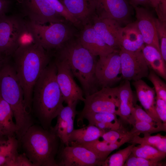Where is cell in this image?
Returning <instances> with one entry per match:
<instances>
[{
	"label": "cell",
	"mask_w": 166,
	"mask_h": 166,
	"mask_svg": "<svg viewBox=\"0 0 166 166\" xmlns=\"http://www.w3.org/2000/svg\"><path fill=\"white\" fill-rule=\"evenodd\" d=\"M52 57L51 53L32 41L23 42L11 57L23 90L25 109L30 113L34 85Z\"/></svg>",
	"instance_id": "obj_1"
},
{
	"label": "cell",
	"mask_w": 166,
	"mask_h": 166,
	"mask_svg": "<svg viewBox=\"0 0 166 166\" xmlns=\"http://www.w3.org/2000/svg\"><path fill=\"white\" fill-rule=\"evenodd\" d=\"M57 73L55 62L51 60L37 81L33 91L31 113L45 129L51 128L53 120L64 107Z\"/></svg>",
	"instance_id": "obj_2"
},
{
	"label": "cell",
	"mask_w": 166,
	"mask_h": 166,
	"mask_svg": "<svg viewBox=\"0 0 166 166\" xmlns=\"http://www.w3.org/2000/svg\"><path fill=\"white\" fill-rule=\"evenodd\" d=\"M78 36L65 43L53 53V57L67 63L74 77L81 84L86 97L99 90L95 76L97 60V56L81 45Z\"/></svg>",
	"instance_id": "obj_3"
},
{
	"label": "cell",
	"mask_w": 166,
	"mask_h": 166,
	"mask_svg": "<svg viewBox=\"0 0 166 166\" xmlns=\"http://www.w3.org/2000/svg\"><path fill=\"white\" fill-rule=\"evenodd\" d=\"M0 95L11 107L17 128L16 136L20 140L34 123L31 114L25 109L23 90L11 57L0 60Z\"/></svg>",
	"instance_id": "obj_4"
},
{
	"label": "cell",
	"mask_w": 166,
	"mask_h": 166,
	"mask_svg": "<svg viewBox=\"0 0 166 166\" xmlns=\"http://www.w3.org/2000/svg\"><path fill=\"white\" fill-rule=\"evenodd\" d=\"M60 140L52 126L45 129L34 124L22 136L19 144L23 153L34 166H58L55 158Z\"/></svg>",
	"instance_id": "obj_5"
},
{
	"label": "cell",
	"mask_w": 166,
	"mask_h": 166,
	"mask_svg": "<svg viewBox=\"0 0 166 166\" xmlns=\"http://www.w3.org/2000/svg\"><path fill=\"white\" fill-rule=\"evenodd\" d=\"M26 20L28 34L32 41L52 54L79 34L76 27L71 23L68 24L67 21L46 25Z\"/></svg>",
	"instance_id": "obj_6"
},
{
	"label": "cell",
	"mask_w": 166,
	"mask_h": 166,
	"mask_svg": "<svg viewBox=\"0 0 166 166\" xmlns=\"http://www.w3.org/2000/svg\"><path fill=\"white\" fill-rule=\"evenodd\" d=\"M29 35L26 20L19 14H6L0 18V53L2 58L11 57Z\"/></svg>",
	"instance_id": "obj_7"
},
{
	"label": "cell",
	"mask_w": 166,
	"mask_h": 166,
	"mask_svg": "<svg viewBox=\"0 0 166 166\" xmlns=\"http://www.w3.org/2000/svg\"><path fill=\"white\" fill-rule=\"evenodd\" d=\"M84 106L79 113V119L89 113H105L118 114L119 103L118 86L103 87L85 97Z\"/></svg>",
	"instance_id": "obj_8"
},
{
	"label": "cell",
	"mask_w": 166,
	"mask_h": 166,
	"mask_svg": "<svg viewBox=\"0 0 166 166\" xmlns=\"http://www.w3.org/2000/svg\"><path fill=\"white\" fill-rule=\"evenodd\" d=\"M19 14L26 20L42 25L67 21L47 0H21Z\"/></svg>",
	"instance_id": "obj_9"
},
{
	"label": "cell",
	"mask_w": 166,
	"mask_h": 166,
	"mask_svg": "<svg viewBox=\"0 0 166 166\" xmlns=\"http://www.w3.org/2000/svg\"><path fill=\"white\" fill-rule=\"evenodd\" d=\"M119 49L97 60L95 76L99 86L111 87L122 78Z\"/></svg>",
	"instance_id": "obj_10"
},
{
	"label": "cell",
	"mask_w": 166,
	"mask_h": 166,
	"mask_svg": "<svg viewBox=\"0 0 166 166\" xmlns=\"http://www.w3.org/2000/svg\"><path fill=\"white\" fill-rule=\"evenodd\" d=\"M53 57L57 69V80L64 102L67 105L76 101L83 102L85 98L83 90L75 82L68 65L64 60Z\"/></svg>",
	"instance_id": "obj_11"
},
{
	"label": "cell",
	"mask_w": 166,
	"mask_h": 166,
	"mask_svg": "<svg viewBox=\"0 0 166 166\" xmlns=\"http://www.w3.org/2000/svg\"><path fill=\"white\" fill-rule=\"evenodd\" d=\"M57 155L58 166H102L103 162L94 153L83 147L62 146Z\"/></svg>",
	"instance_id": "obj_12"
},
{
	"label": "cell",
	"mask_w": 166,
	"mask_h": 166,
	"mask_svg": "<svg viewBox=\"0 0 166 166\" xmlns=\"http://www.w3.org/2000/svg\"><path fill=\"white\" fill-rule=\"evenodd\" d=\"M122 78L133 81L147 77L149 69L142 50L131 51L119 49Z\"/></svg>",
	"instance_id": "obj_13"
},
{
	"label": "cell",
	"mask_w": 166,
	"mask_h": 166,
	"mask_svg": "<svg viewBox=\"0 0 166 166\" xmlns=\"http://www.w3.org/2000/svg\"><path fill=\"white\" fill-rule=\"evenodd\" d=\"M96 16L115 20L120 25L131 22V7L127 0H95Z\"/></svg>",
	"instance_id": "obj_14"
},
{
	"label": "cell",
	"mask_w": 166,
	"mask_h": 166,
	"mask_svg": "<svg viewBox=\"0 0 166 166\" xmlns=\"http://www.w3.org/2000/svg\"><path fill=\"white\" fill-rule=\"evenodd\" d=\"M133 7L136 13V22L142 36L144 44L154 47L160 52L156 28V18L146 8L138 6Z\"/></svg>",
	"instance_id": "obj_15"
},
{
	"label": "cell",
	"mask_w": 166,
	"mask_h": 166,
	"mask_svg": "<svg viewBox=\"0 0 166 166\" xmlns=\"http://www.w3.org/2000/svg\"><path fill=\"white\" fill-rule=\"evenodd\" d=\"M78 37L81 45L96 56H105L117 50L106 44L92 25L83 27Z\"/></svg>",
	"instance_id": "obj_16"
},
{
	"label": "cell",
	"mask_w": 166,
	"mask_h": 166,
	"mask_svg": "<svg viewBox=\"0 0 166 166\" xmlns=\"http://www.w3.org/2000/svg\"><path fill=\"white\" fill-rule=\"evenodd\" d=\"M61 2L82 28L92 24L96 16L95 0H62Z\"/></svg>",
	"instance_id": "obj_17"
},
{
	"label": "cell",
	"mask_w": 166,
	"mask_h": 166,
	"mask_svg": "<svg viewBox=\"0 0 166 166\" xmlns=\"http://www.w3.org/2000/svg\"><path fill=\"white\" fill-rule=\"evenodd\" d=\"M92 25L108 45L120 49V35L122 27L115 20L95 17Z\"/></svg>",
	"instance_id": "obj_18"
},
{
	"label": "cell",
	"mask_w": 166,
	"mask_h": 166,
	"mask_svg": "<svg viewBox=\"0 0 166 166\" xmlns=\"http://www.w3.org/2000/svg\"><path fill=\"white\" fill-rule=\"evenodd\" d=\"M137 98L146 112L156 122L163 123L155 109L156 92L154 88L149 86L141 79L132 82Z\"/></svg>",
	"instance_id": "obj_19"
},
{
	"label": "cell",
	"mask_w": 166,
	"mask_h": 166,
	"mask_svg": "<svg viewBox=\"0 0 166 166\" xmlns=\"http://www.w3.org/2000/svg\"><path fill=\"white\" fill-rule=\"evenodd\" d=\"M129 132L128 134L119 141L115 142H109L104 140L100 141L98 139L88 143L71 145H79L85 147L94 153L104 161L113 151L117 149L125 143L128 142L134 136L139 135L138 133Z\"/></svg>",
	"instance_id": "obj_20"
},
{
	"label": "cell",
	"mask_w": 166,
	"mask_h": 166,
	"mask_svg": "<svg viewBox=\"0 0 166 166\" xmlns=\"http://www.w3.org/2000/svg\"><path fill=\"white\" fill-rule=\"evenodd\" d=\"M121 48L129 51L142 50L145 44L136 22L122 27L120 35Z\"/></svg>",
	"instance_id": "obj_21"
},
{
	"label": "cell",
	"mask_w": 166,
	"mask_h": 166,
	"mask_svg": "<svg viewBox=\"0 0 166 166\" xmlns=\"http://www.w3.org/2000/svg\"><path fill=\"white\" fill-rule=\"evenodd\" d=\"M119 87L118 114L121 119L131 123V113L135 105L134 96L129 81L125 80Z\"/></svg>",
	"instance_id": "obj_22"
},
{
	"label": "cell",
	"mask_w": 166,
	"mask_h": 166,
	"mask_svg": "<svg viewBox=\"0 0 166 166\" xmlns=\"http://www.w3.org/2000/svg\"><path fill=\"white\" fill-rule=\"evenodd\" d=\"M142 51L149 69L166 80V61L160 52L154 47L146 45Z\"/></svg>",
	"instance_id": "obj_23"
},
{
	"label": "cell",
	"mask_w": 166,
	"mask_h": 166,
	"mask_svg": "<svg viewBox=\"0 0 166 166\" xmlns=\"http://www.w3.org/2000/svg\"><path fill=\"white\" fill-rule=\"evenodd\" d=\"M105 131L89 124L85 127L74 129L69 137V145L86 143L98 139Z\"/></svg>",
	"instance_id": "obj_24"
},
{
	"label": "cell",
	"mask_w": 166,
	"mask_h": 166,
	"mask_svg": "<svg viewBox=\"0 0 166 166\" xmlns=\"http://www.w3.org/2000/svg\"><path fill=\"white\" fill-rule=\"evenodd\" d=\"M10 105L0 95V132L8 137L15 136L17 128Z\"/></svg>",
	"instance_id": "obj_25"
},
{
	"label": "cell",
	"mask_w": 166,
	"mask_h": 166,
	"mask_svg": "<svg viewBox=\"0 0 166 166\" xmlns=\"http://www.w3.org/2000/svg\"><path fill=\"white\" fill-rule=\"evenodd\" d=\"M132 153L137 157L157 161H161L166 156V152L159 151L152 146L144 144L134 146Z\"/></svg>",
	"instance_id": "obj_26"
},
{
	"label": "cell",
	"mask_w": 166,
	"mask_h": 166,
	"mask_svg": "<svg viewBox=\"0 0 166 166\" xmlns=\"http://www.w3.org/2000/svg\"><path fill=\"white\" fill-rule=\"evenodd\" d=\"M134 144L129 145L108 156L103 162L102 166H124L127 160L131 154Z\"/></svg>",
	"instance_id": "obj_27"
},
{
	"label": "cell",
	"mask_w": 166,
	"mask_h": 166,
	"mask_svg": "<svg viewBox=\"0 0 166 166\" xmlns=\"http://www.w3.org/2000/svg\"><path fill=\"white\" fill-rule=\"evenodd\" d=\"M78 101H75L71 104L67 105L66 106H64L57 116L67 123L69 137L74 129V119L76 115L78 113L76 109Z\"/></svg>",
	"instance_id": "obj_28"
},
{
	"label": "cell",
	"mask_w": 166,
	"mask_h": 166,
	"mask_svg": "<svg viewBox=\"0 0 166 166\" xmlns=\"http://www.w3.org/2000/svg\"><path fill=\"white\" fill-rule=\"evenodd\" d=\"M132 125L133 128L130 132L142 133L144 135L166 130V124L155 126L145 122L135 121Z\"/></svg>",
	"instance_id": "obj_29"
},
{
	"label": "cell",
	"mask_w": 166,
	"mask_h": 166,
	"mask_svg": "<svg viewBox=\"0 0 166 166\" xmlns=\"http://www.w3.org/2000/svg\"><path fill=\"white\" fill-rule=\"evenodd\" d=\"M117 115L105 113H86L79 119V120L87 119L89 124L95 122H113L118 121Z\"/></svg>",
	"instance_id": "obj_30"
},
{
	"label": "cell",
	"mask_w": 166,
	"mask_h": 166,
	"mask_svg": "<svg viewBox=\"0 0 166 166\" xmlns=\"http://www.w3.org/2000/svg\"><path fill=\"white\" fill-rule=\"evenodd\" d=\"M55 10L67 21L77 28H82L77 20L59 0H47Z\"/></svg>",
	"instance_id": "obj_31"
},
{
	"label": "cell",
	"mask_w": 166,
	"mask_h": 166,
	"mask_svg": "<svg viewBox=\"0 0 166 166\" xmlns=\"http://www.w3.org/2000/svg\"><path fill=\"white\" fill-rule=\"evenodd\" d=\"M148 79L153 85L156 96L166 101V85L156 73L150 69Z\"/></svg>",
	"instance_id": "obj_32"
},
{
	"label": "cell",
	"mask_w": 166,
	"mask_h": 166,
	"mask_svg": "<svg viewBox=\"0 0 166 166\" xmlns=\"http://www.w3.org/2000/svg\"><path fill=\"white\" fill-rule=\"evenodd\" d=\"M131 124L132 125L135 121H140L149 123L155 126L161 125L164 123L160 124L151 117L139 105H134L131 113Z\"/></svg>",
	"instance_id": "obj_33"
},
{
	"label": "cell",
	"mask_w": 166,
	"mask_h": 166,
	"mask_svg": "<svg viewBox=\"0 0 166 166\" xmlns=\"http://www.w3.org/2000/svg\"><path fill=\"white\" fill-rule=\"evenodd\" d=\"M156 32L159 41L161 54L166 61V21H162L155 18Z\"/></svg>",
	"instance_id": "obj_34"
},
{
	"label": "cell",
	"mask_w": 166,
	"mask_h": 166,
	"mask_svg": "<svg viewBox=\"0 0 166 166\" xmlns=\"http://www.w3.org/2000/svg\"><path fill=\"white\" fill-rule=\"evenodd\" d=\"M164 164L161 161L147 160L134 156L131 153L124 166H162Z\"/></svg>",
	"instance_id": "obj_35"
},
{
	"label": "cell",
	"mask_w": 166,
	"mask_h": 166,
	"mask_svg": "<svg viewBox=\"0 0 166 166\" xmlns=\"http://www.w3.org/2000/svg\"><path fill=\"white\" fill-rule=\"evenodd\" d=\"M57 117V123L53 127V129L63 144L69 145L67 124L65 121L58 117Z\"/></svg>",
	"instance_id": "obj_36"
},
{
	"label": "cell",
	"mask_w": 166,
	"mask_h": 166,
	"mask_svg": "<svg viewBox=\"0 0 166 166\" xmlns=\"http://www.w3.org/2000/svg\"><path fill=\"white\" fill-rule=\"evenodd\" d=\"M164 136L160 134L155 136L150 135H144V137H141L139 136H134L128 142L132 144H139L150 145L155 148L156 146L161 140Z\"/></svg>",
	"instance_id": "obj_37"
},
{
	"label": "cell",
	"mask_w": 166,
	"mask_h": 166,
	"mask_svg": "<svg viewBox=\"0 0 166 166\" xmlns=\"http://www.w3.org/2000/svg\"><path fill=\"white\" fill-rule=\"evenodd\" d=\"M130 132L123 129L121 125L117 130H111L105 132L101 137L103 140L109 142H115L121 139Z\"/></svg>",
	"instance_id": "obj_38"
},
{
	"label": "cell",
	"mask_w": 166,
	"mask_h": 166,
	"mask_svg": "<svg viewBox=\"0 0 166 166\" xmlns=\"http://www.w3.org/2000/svg\"><path fill=\"white\" fill-rule=\"evenodd\" d=\"M155 109L162 122L166 124V101L156 96Z\"/></svg>",
	"instance_id": "obj_39"
},
{
	"label": "cell",
	"mask_w": 166,
	"mask_h": 166,
	"mask_svg": "<svg viewBox=\"0 0 166 166\" xmlns=\"http://www.w3.org/2000/svg\"><path fill=\"white\" fill-rule=\"evenodd\" d=\"M91 124L105 131L107 129L117 130L119 129L121 125L119 121L113 122H95Z\"/></svg>",
	"instance_id": "obj_40"
},
{
	"label": "cell",
	"mask_w": 166,
	"mask_h": 166,
	"mask_svg": "<svg viewBox=\"0 0 166 166\" xmlns=\"http://www.w3.org/2000/svg\"><path fill=\"white\" fill-rule=\"evenodd\" d=\"M13 166H34V164L23 153L18 154Z\"/></svg>",
	"instance_id": "obj_41"
},
{
	"label": "cell",
	"mask_w": 166,
	"mask_h": 166,
	"mask_svg": "<svg viewBox=\"0 0 166 166\" xmlns=\"http://www.w3.org/2000/svg\"><path fill=\"white\" fill-rule=\"evenodd\" d=\"M156 13L158 19L162 21H166V0H159Z\"/></svg>",
	"instance_id": "obj_42"
},
{
	"label": "cell",
	"mask_w": 166,
	"mask_h": 166,
	"mask_svg": "<svg viewBox=\"0 0 166 166\" xmlns=\"http://www.w3.org/2000/svg\"><path fill=\"white\" fill-rule=\"evenodd\" d=\"M11 3V0H0V18L9 11Z\"/></svg>",
	"instance_id": "obj_43"
},
{
	"label": "cell",
	"mask_w": 166,
	"mask_h": 166,
	"mask_svg": "<svg viewBox=\"0 0 166 166\" xmlns=\"http://www.w3.org/2000/svg\"><path fill=\"white\" fill-rule=\"evenodd\" d=\"M155 148L161 151L166 152V137L164 136L156 146Z\"/></svg>",
	"instance_id": "obj_44"
},
{
	"label": "cell",
	"mask_w": 166,
	"mask_h": 166,
	"mask_svg": "<svg viewBox=\"0 0 166 166\" xmlns=\"http://www.w3.org/2000/svg\"><path fill=\"white\" fill-rule=\"evenodd\" d=\"M132 6L151 5L149 0H128Z\"/></svg>",
	"instance_id": "obj_45"
},
{
	"label": "cell",
	"mask_w": 166,
	"mask_h": 166,
	"mask_svg": "<svg viewBox=\"0 0 166 166\" xmlns=\"http://www.w3.org/2000/svg\"><path fill=\"white\" fill-rule=\"evenodd\" d=\"M151 6L153 7L156 12H157L159 0H149Z\"/></svg>",
	"instance_id": "obj_46"
},
{
	"label": "cell",
	"mask_w": 166,
	"mask_h": 166,
	"mask_svg": "<svg viewBox=\"0 0 166 166\" xmlns=\"http://www.w3.org/2000/svg\"><path fill=\"white\" fill-rule=\"evenodd\" d=\"M7 138L8 137L5 136L1 132H0V141L6 140Z\"/></svg>",
	"instance_id": "obj_47"
},
{
	"label": "cell",
	"mask_w": 166,
	"mask_h": 166,
	"mask_svg": "<svg viewBox=\"0 0 166 166\" xmlns=\"http://www.w3.org/2000/svg\"><path fill=\"white\" fill-rule=\"evenodd\" d=\"M2 59V56H1V53H0V60H1Z\"/></svg>",
	"instance_id": "obj_48"
},
{
	"label": "cell",
	"mask_w": 166,
	"mask_h": 166,
	"mask_svg": "<svg viewBox=\"0 0 166 166\" xmlns=\"http://www.w3.org/2000/svg\"><path fill=\"white\" fill-rule=\"evenodd\" d=\"M61 2L62 1V0H59Z\"/></svg>",
	"instance_id": "obj_49"
}]
</instances>
